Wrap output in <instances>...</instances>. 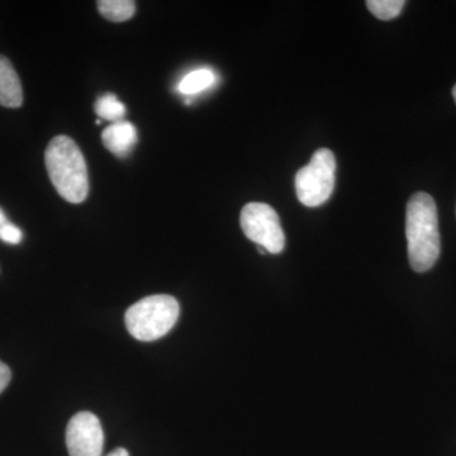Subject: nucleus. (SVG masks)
<instances>
[{
  "label": "nucleus",
  "mask_w": 456,
  "mask_h": 456,
  "mask_svg": "<svg viewBox=\"0 0 456 456\" xmlns=\"http://www.w3.org/2000/svg\"><path fill=\"white\" fill-rule=\"evenodd\" d=\"M215 74L208 69L191 71L179 84L180 93L185 95L197 94L208 89L215 83Z\"/></svg>",
  "instance_id": "9d476101"
},
{
  "label": "nucleus",
  "mask_w": 456,
  "mask_h": 456,
  "mask_svg": "<svg viewBox=\"0 0 456 456\" xmlns=\"http://www.w3.org/2000/svg\"><path fill=\"white\" fill-rule=\"evenodd\" d=\"M23 103V90L20 77L7 57L0 55V106L20 108Z\"/></svg>",
  "instance_id": "6e6552de"
},
{
  "label": "nucleus",
  "mask_w": 456,
  "mask_h": 456,
  "mask_svg": "<svg viewBox=\"0 0 456 456\" xmlns=\"http://www.w3.org/2000/svg\"><path fill=\"white\" fill-rule=\"evenodd\" d=\"M406 3L403 0H368L367 7L375 17L391 20L401 14Z\"/></svg>",
  "instance_id": "f8f14e48"
},
{
  "label": "nucleus",
  "mask_w": 456,
  "mask_h": 456,
  "mask_svg": "<svg viewBox=\"0 0 456 456\" xmlns=\"http://www.w3.org/2000/svg\"><path fill=\"white\" fill-rule=\"evenodd\" d=\"M47 173L57 193L68 202L79 204L89 193L88 167L79 146L69 136H56L45 152Z\"/></svg>",
  "instance_id": "f03ea898"
},
{
  "label": "nucleus",
  "mask_w": 456,
  "mask_h": 456,
  "mask_svg": "<svg viewBox=\"0 0 456 456\" xmlns=\"http://www.w3.org/2000/svg\"><path fill=\"white\" fill-rule=\"evenodd\" d=\"M106 456H130V452H128L125 448H118L113 450L112 452H110V454Z\"/></svg>",
  "instance_id": "2eb2a0df"
},
{
  "label": "nucleus",
  "mask_w": 456,
  "mask_h": 456,
  "mask_svg": "<svg viewBox=\"0 0 456 456\" xmlns=\"http://www.w3.org/2000/svg\"><path fill=\"white\" fill-rule=\"evenodd\" d=\"M408 259L416 273H425L440 256L437 207L430 194L419 191L408 200L406 212Z\"/></svg>",
  "instance_id": "f257e3e1"
},
{
  "label": "nucleus",
  "mask_w": 456,
  "mask_h": 456,
  "mask_svg": "<svg viewBox=\"0 0 456 456\" xmlns=\"http://www.w3.org/2000/svg\"><path fill=\"white\" fill-rule=\"evenodd\" d=\"M97 5L99 13L110 22H125L136 12V4L130 0H101Z\"/></svg>",
  "instance_id": "1a4fd4ad"
},
{
  "label": "nucleus",
  "mask_w": 456,
  "mask_h": 456,
  "mask_svg": "<svg viewBox=\"0 0 456 456\" xmlns=\"http://www.w3.org/2000/svg\"><path fill=\"white\" fill-rule=\"evenodd\" d=\"M137 140L139 137H137L136 127L126 121L112 123L102 134L103 145L117 158H126L130 155L132 149L136 146Z\"/></svg>",
  "instance_id": "0eeeda50"
},
{
  "label": "nucleus",
  "mask_w": 456,
  "mask_h": 456,
  "mask_svg": "<svg viewBox=\"0 0 456 456\" xmlns=\"http://www.w3.org/2000/svg\"><path fill=\"white\" fill-rule=\"evenodd\" d=\"M452 97H454V101L456 103V86H454V89H452Z\"/></svg>",
  "instance_id": "dca6fc26"
},
{
  "label": "nucleus",
  "mask_w": 456,
  "mask_h": 456,
  "mask_svg": "<svg viewBox=\"0 0 456 456\" xmlns=\"http://www.w3.org/2000/svg\"><path fill=\"white\" fill-rule=\"evenodd\" d=\"M94 110L98 117L112 123L123 121L126 107L114 94H104L97 99Z\"/></svg>",
  "instance_id": "9b49d317"
},
{
  "label": "nucleus",
  "mask_w": 456,
  "mask_h": 456,
  "mask_svg": "<svg viewBox=\"0 0 456 456\" xmlns=\"http://www.w3.org/2000/svg\"><path fill=\"white\" fill-rule=\"evenodd\" d=\"M104 432L101 421L92 412H79L66 428V446L70 456H102Z\"/></svg>",
  "instance_id": "423d86ee"
},
{
  "label": "nucleus",
  "mask_w": 456,
  "mask_h": 456,
  "mask_svg": "<svg viewBox=\"0 0 456 456\" xmlns=\"http://www.w3.org/2000/svg\"><path fill=\"white\" fill-rule=\"evenodd\" d=\"M240 224L246 237L265 248L268 254H281L284 250V231L278 213L269 204H246L241 211Z\"/></svg>",
  "instance_id": "39448f33"
},
{
  "label": "nucleus",
  "mask_w": 456,
  "mask_h": 456,
  "mask_svg": "<svg viewBox=\"0 0 456 456\" xmlns=\"http://www.w3.org/2000/svg\"><path fill=\"white\" fill-rule=\"evenodd\" d=\"M12 379V371L4 362H0V395L7 388Z\"/></svg>",
  "instance_id": "4468645a"
},
{
  "label": "nucleus",
  "mask_w": 456,
  "mask_h": 456,
  "mask_svg": "<svg viewBox=\"0 0 456 456\" xmlns=\"http://www.w3.org/2000/svg\"><path fill=\"white\" fill-rule=\"evenodd\" d=\"M336 160L334 152L320 149L312 156L311 163L297 173L296 191L299 202L305 207L322 206L335 188Z\"/></svg>",
  "instance_id": "20e7f679"
},
{
  "label": "nucleus",
  "mask_w": 456,
  "mask_h": 456,
  "mask_svg": "<svg viewBox=\"0 0 456 456\" xmlns=\"http://www.w3.org/2000/svg\"><path fill=\"white\" fill-rule=\"evenodd\" d=\"M179 314L180 305L174 297L156 294L131 305L126 312L125 322L136 340L155 341L175 326Z\"/></svg>",
  "instance_id": "7ed1b4c3"
},
{
  "label": "nucleus",
  "mask_w": 456,
  "mask_h": 456,
  "mask_svg": "<svg viewBox=\"0 0 456 456\" xmlns=\"http://www.w3.org/2000/svg\"><path fill=\"white\" fill-rule=\"evenodd\" d=\"M22 239L23 233L20 228L12 224L4 211L0 208V240L9 245H18L22 242Z\"/></svg>",
  "instance_id": "ddd939ff"
}]
</instances>
